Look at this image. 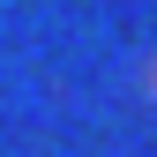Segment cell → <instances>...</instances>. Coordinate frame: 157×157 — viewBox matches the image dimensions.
I'll return each instance as SVG.
<instances>
[{"mask_svg": "<svg viewBox=\"0 0 157 157\" xmlns=\"http://www.w3.org/2000/svg\"><path fill=\"white\" fill-rule=\"evenodd\" d=\"M150 97H157V67H150Z\"/></svg>", "mask_w": 157, "mask_h": 157, "instance_id": "obj_1", "label": "cell"}]
</instances>
